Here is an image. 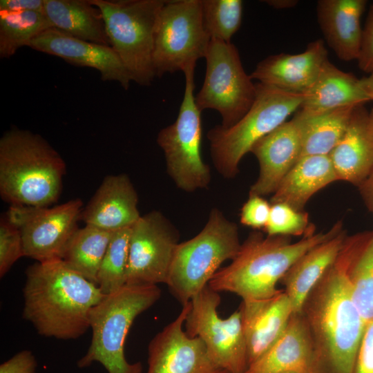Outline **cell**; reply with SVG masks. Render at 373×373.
Segmentation results:
<instances>
[{"label":"cell","mask_w":373,"mask_h":373,"mask_svg":"<svg viewBox=\"0 0 373 373\" xmlns=\"http://www.w3.org/2000/svg\"><path fill=\"white\" fill-rule=\"evenodd\" d=\"M370 232L347 236L335 262L307 296L300 313L309 332L314 373H354L366 323L352 293L350 273Z\"/></svg>","instance_id":"cell-1"},{"label":"cell","mask_w":373,"mask_h":373,"mask_svg":"<svg viewBox=\"0 0 373 373\" xmlns=\"http://www.w3.org/2000/svg\"><path fill=\"white\" fill-rule=\"evenodd\" d=\"M23 318L43 336L74 340L90 328L93 307L105 296L62 260L36 262L25 271Z\"/></svg>","instance_id":"cell-2"},{"label":"cell","mask_w":373,"mask_h":373,"mask_svg":"<svg viewBox=\"0 0 373 373\" xmlns=\"http://www.w3.org/2000/svg\"><path fill=\"white\" fill-rule=\"evenodd\" d=\"M343 231L341 221L329 231L310 233L291 242L289 236H267L254 231L241 244L231 262L220 268L209 282L213 290L233 293L242 300L269 298L276 284L307 251Z\"/></svg>","instance_id":"cell-3"},{"label":"cell","mask_w":373,"mask_h":373,"mask_svg":"<svg viewBox=\"0 0 373 373\" xmlns=\"http://www.w3.org/2000/svg\"><path fill=\"white\" fill-rule=\"evenodd\" d=\"M66 170L62 157L39 134L12 128L0 139V195L10 205L51 206Z\"/></svg>","instance_id":"cell-4"},{"label":"cell","mask_w":373,"mask_h":373,"mask_svg":"<svg viewBox=\"0 0 373 373\" xmlns=\"http://www.w3.org/2000/svg\"><path fill=\"white\" fill-rule=\"evenodd\" d=\"M155 285H127L105 295L92 309L90 344L77 365L86 368L100 363L108 373H142L140 362L129 363L125 356L127 334L135 319L160 298Z\"/></svg>","instance_id":"cell-5"},{"label":"cell","mask_w":373,"mask_h":373,"mask_svg":"<svg viewBox=\"0 0 373 373\" xmlns=\"http://www.w3.org/2000/svg\"><path fill=\"white\" fill-rule=\"evenodd\" d=\"M256 88L254 104L239 121L229 128L217 125L207 135L213 164L225 178H233L238 174L243 157L258 141L299 110L305 97L304 94L259 82Z\"/></svg>","instance_id":"cell-6"},{"label":"cell","mask_w":373,"mask_h":373,"mask_svg":"<svg viewBox=\"0 0 373 373\" xmlns=\"http://www.w3.org/2000/svg\"><path fill=\"white\" fill-rule=\"evenodd\" d=\"M240 246L237 224L213 208L202 229L175 250L166 283L172 294L182 305L191 301Z\"/></svg>","instance_id":"cell-7"},{"label":"cell","mask_w":373,"mask_h":373,"mask_svg":"<svg viewBox=\"0 0 373 373\" xmlns=\"http://www.w3.org/2000/svg\"><path fill=\"white\" fill-rule=\"evenodd\" d=\"M101 11L110 46L132 82L149 86L155 77L154 34L165 0H90Z\"/></svg>","instance_id":"cell-8"},{"label":"cell","mask_w":373,"mask_h":373,"mask_svg":"<svg viewBox=\"0 0 373 373\" xmlns=\"http://www.w3.org/2000/svg\"><path fill=\"white\" fill-rule=\"evenodd\" d=\"M195 68L183 72L185 88L177 119L159 131L156 140L163 151L169 175L185 192L207 189L211 182L210 167L201 155V111L195 101Z\"/></svg>","instance_id":"cell-9"},{"label":"cell","mask_w":373,"mask_h":373,"mask_svg":"<svg viewBox=\"0 0 373 373\" xmlns=\"http://www.w3.org/2000/svg\"><path fill=\"white\" fill-rule=\"evenodd\" d=\"M210 41L203 24L201 0H165L155 28V77L195 67L197 61L205 57Z\"/></svg>","instance_id":"cell-10"},{"label":"cell","mask_w":373,"mask_h":373,"mask_svg":"<svg viewBox=\"0 0 373 373\" xmlns=\"http://www.w3.org/2000/svg\"><path fill=\"white\" fill-rule=\"evenodd\" d=\"M204 58L205 77L195 97V104L201 112L217 111L222 117L221 126L229 128L251 107L256 98V84L245 73L238 49L232 43L211 39Z\"/></svg>","instance_id":"cell-11"},{"label":"cell","mask_w":373,"mask_h":373,"mask_svg":"<svg viewBox=\"0 0 373 373\" xmlns=\"http://www.w3.org/2000/svg\"><path fill=\"white\" fill-rule=\"evenodd\" d=\"M185 332L200 338L211 361L228 373H245L248 354L240 309L226 318L220 317L219 292L208 285L190 301Z\"/></svg>","instance_id":"cell-12"},{"label":"cell","mask_w":373,"mask_h":373,"mask_svg":"<svg viewBox=\"0 0 373 373\" xmlns=\"http://www.w3.org/2000/svg\"><path fill=\"white\" fill-rule=\"evenodd\" d=\"M82 210L75 198L52 207L10 205L5 214L21 232L24 256L42 262L62 260Z\"/></svg>","instance_id":"cell-13"},{"label":"cell","mask_w":373,"mask_h":373,"mask_svg":"<svg viewBox=\"0 0 373 373\" xmlns=\"http://www.w3.org/2000/svg\"><path fill=\"white\" fill-rule=\"evenodd\" d=\"M179 232L160 211H152L131 227L127 285L166 284Z\"/></svg>","instance_id":"cell-14"},{"label":"cell","mask_w":373,"mask_h":373,"mask_svg":"<svg viewBox=\"0 0 373 373\" xmlns=\"http://www.w3.org/2000/svg\"><path fill=\"white\" fill-rule=\"evenodd\" d=\"M190 307V301L182 305L178 316L150 341L146 373H228L211 361L200 338L184 329Z\"/></svg>","instance_id":"cell-15"},{"label":"cell","mask_w":373,"mask_h":373,"mask_svg":"<svg viewBox=\"0 0 373 373\" xmlns=\"http://www.w3.org/2000/svg\"><path fill=\"white\" fill-rule=\"evenodd\" d=\"M305 128V118L298 111L272 132L258 141L251 149L259 164V175L249 195L274 193L285 175L300 159Z\"/></svg>","instance_id":"cell-16"},{"label":"cell","mask_w":373,"mask_h":373,"mask_svg":"<svg viewBox=\"0 0 373 373\" xmlns=\"http://www.w3.org/2000/svg\"><path fill=\"white\" fill-rule=\"evenodd\" d=\"M28 47L77 66L97 70L102 81L119 83L128 89L132 79L117 54L110 46L85 41L55 28L35 37Z\"/></svg>","instance_id":"cell-17"},{"label":"cell","mask_w":373,"mask_h":373,"mask_svg":"<svg viewBox=\"0 0 373 373\" xmlns=\"http://www.w3.org/2000/svg\"><path fill=\"white\" fill-rule=\"evenodd\" d=\"M327 59L325 44L322 39H318L310 42L300 53H279L262 59L250 77L263 84L305 94Z\"/></svg>","instance_id":"cell-18"},{"label":"cell","mask_w":373,"mask_h":373,"mask_svg":"<svg viewBox=\"0 0 373 373\" xmlns=\"http://www.w3.org/2000/svg\"><path fill=\"white\" fill-rule=\"evenodd\" d=\"M138 195L124 173L108 175L83 208L81 220L86 225L108 231L131 227L142 216Z\"/></svg>","instance_id":"cell-19"},{"label":"cell","mask_w":373,"mask_h":373,"mask_svg":"<svg viewBox=\"0 0 373 373\" xmlns=\"http://www.w3.org/2000/svg\"><path fill=\"white\" fill-rule=\"evenodd\" d=\"M240 310L247 347L249 366L280 337L294 313L284 289L259 300H242Z\"/></svg>","instance_id":"cell-20"},{"label":"cell","mask_w":373,"mask_h":373,"mask_svg":"<svg viewBox=\"0 0 373 373\" xmlns=\"http://www.w3.org/2000/svg\"><path fill=\"white\" fill-rule=\"evenodd\" d=\"M245 373H314L309 330L300 313H293L285 330Z\"/></svg>","instance_id":"cell-21"},{"label":"cell","mask_w":373,"mask_h":373,"mask_svg":"<svg viewBox=\"0 0 373 373\" xmlns=\"http://www.w3.org/2000/svg\"><path fill=\"white\" fill-rule=\"evenodd\" d=\"M365 0H320L316 12L327 44L343 61L357 60L363 29L361 20Z\"/></svg>","instance_id":"cell-22"},{"label":"cell","mask_w":373,"mask_h":373,"mask_svg":"<svg viewBox=\"0 0 373 373\" xmlns=\"http://www.w3.org/2000/svg\"><path fill=\"white\" fill-rule=\"evenodd\" d=\"M329 156L338 180L356 186L373 170V138L364 104L355 107L343 137Z\"/></svg>","instance_id":"cell-23"},{"label":"cell","mask_w":373,"mask_h":373,"mask_svg":"<svg viewBox=\"0 0 373 373\" xmlns=\"http://www.w3.org/2000/svg\"><path fill=\"white\" fill-rule=\"evenodd\" d=\"M304 95L299 111L307 116L370 101L361 79L340 70L329 59L324 63L313 86Z\"/></svg>","instance_id":"cell-24"},{"label":"cell","mask_w":373,"mask_h":373,"mask_svg":"<svg viewBox=\"0 0 373 373\" xmlns=\"http://www.w3.org/2000/svg\"><path fill=\"white\" fill-rule=\"evenodd\" d=\"M347 238L343 230L318 244L300 257L289 269L280 282L289 297L294 313H300L314 287L338 256Z\"/></svg>","instance_id":"cell-25"},{"label":"cell","mask_w":373,"mask_h":373,"mask_svg":"<svg viewBox=\"0 0 373 373\" xmlns=\"http://www.w3.org/2000/svg\"><path fill=\"white\" fill-rule=\"evenodd\" d=\"M338 180L329 155L302 157L281 180L270 203H284L303 211L313 195Z\"/></svg>","instance_id":"cell-26"},{"label":"cell","mask_w":373,"mask_h":373,"mask_svg":"<svg viewBox=\"0 0 373 373\" xmlns=\"http://www.w3.org/2000/svg\"><path fill=\"white\" fill-rule=\"evenodd\" d=\"M44 12L52 28L85 41L110 46L102 14L90 0H44Z\"/></svg>","instance_id":"cell-27"},{"label":"cell","mask_w":373,"mask_h":373,"mask_svg":"<svg viewBox=\"0 0 373 373\" xmlns=\"http://www.w3.org/2000/svg\"><path fill=\"white\" fill-rule=\"evenodd\" d=\"M113 233L86 224L78 228L68 244L62 260L97 285V273Z\"/></svg>","instance_id":"cell-28"},{"label":"cell","mask_w":373,"mask_h":373,"mask_svg":"<svg viewBox=\"0 0 373 373\" xmlns=\"http://www.w3.org/2000/svg\"><path fill=\"white\" fill-rule=\"evenodd\" d=\"M356 106H344L315 116H307L298 110L305 118L300 157L329 155L343 137Z\"/></svg>","instance_id":"cell-29"},{"label":"cell","mask_w":373,"mask_h":373,"mask_svg":"<svg viewBox=\"0 0 373 373\" xmlns=\"http://www.w3.org/2000/svg\"><path fill=\"white\" fill-rule=\"evenodd\" d=\"M52 28L44 12H0V57L9 59L20 48L44 30Z\"/></svg>","instance_id":"cell-30"},{"label":"cell","mask_w":373,"mask_h":373,"mask_svg":"<svg viewBox=\"0 0 373 373\" xmlns=\"http://www.w3.org/2000/svg\"><path fill=\"white\" fill-rule=\"evenodd\" d=\"M131 227L114 231L101 262L97 285L104 295L126 284L128 246Z\"/></svg>","instance_id":"cell-31"},{"label":"cell","mask_w":373,"mask_h":373,"mask_svg":"<svg viewBox=\"0 0 373 373\" xmlns=\"http://www.w3.org/2000/svg\"><path fill=\"white\" fill-rule=\"evenodd\" d=\"M204 27L211 39L231 42L242 18L241 0H201Z\"/></svg>","instance_id":"cell-32"},{"label":"cell","mask_w":373,"mask_h":373,"mask_svg":"<svg viewBox=\"0 0 373 373\" xmlns=\"http://www.w3.org/2000/svg\"><path fill=\"white\" fill-rule=\"evenodd\" d=\"M372 239V238L358 255L350 273L352 297L366 324L373 321V242Z\"/></svg>","instance_id":"cell-33"},{"label":"cell","mask_w":373,"mask_h":373,"mask_svg":"<svg viewBox=\"0 0 373 373\" xmlns=\"http://www.w3.org/2000/svg\"><path fill=\"white\" fill-rule=\"evenodd\" d=\"M264 230L267 236L289 237L314 233L315 227L309 222L307 212L284 203H274L271 204L269 217Z\"/></svg>","instance_id":"cell-34"},{"label":"cell","mask_w":373,"mask_h":373,"mask_svg":"<svg viewBox=\"0 0 373 373\" xmlns=\"http://www.w3.org/2000/svg\"><path fill=\"white\" fill-rule=\"evenodd\" d=\"M23 256L24 251L21 232L3 214L0 220V277H3Z\"/></svg>","instance_id":"cell-35"},{"label":"cell","mask_w":373,"mask_h":373,"mask_svg":"<svg viewBox=\"0 0 373 373\" xmlns=\"http://www.w3.org/2000/svg\"><path fill=\"white\" fill-rule=\"evenodd\" d=\"M270 209L271 203L262 196L249 195L240 210V223L254 229H264L269 217Z\"/></svg>","instance_id":"cell-36"},{"label":"cell","mask_w":373,"mask_h":373,"mask_svg":"<svg viewBox=\"0 0 373 373\" xmlns=\"http://www.w3.org/2000/svg\"><path fill=\"white\" fill-rule=\"evenodd\" d=\"M357 61L362 71L369 74L373 72V3L370 7L363 29L361 50Z\"/></svg>","instance_id":"cell-37"},{"label":"cell","mask_w":373,"mask_h":373,"mask_svg":"<svg viewBox=\"0 0 373 373\" xmlns=\"http://www.w3.org/2000/svg\"><path fill=\"white\" fill-rule=\"evenodd\" d=\"M354 373H373V321L366 324L357 354Z\"/></svg>","instance_id":"cell-38"},{"label":"cell","mask_w":373,"mask_h":373,"mask_svg":"<svg viewBox=\"0 0 373 373\" xmlns=\"http://www.w3.org/2000/svg\"><path fill=\"white\" fill-rule=\"evenodd\" d=\"M37 361L30 350H24L0 365V373H37Z\"/></svg>","instance_id":"cell-39"},{"label":"cell","mask_w":373,"mask_h":373,"mask_svg":"<svg viewBox=\"0 0 373 373\" xmlns=\"http://www.w3.org/2000/svg\"><path fill=\"white\" fill-rule=\"evenodd\" d=\"M37 11L44 12V0H1L0 12Z\"/></svg>","instance_id":"cell-40"},{"label":"cell","mask_w":373,"mask_h":373,"mask_svg":"<svg viewBox=\"0 0 373 373\" xmlns=\"http://www.w3.org/2000/svg\"><path fill=\"white\" fill-rule=\"evenodd\" d=\"M358 188L365 204L373 213V170L358 186ZM372 241L373 242V237Z\"/></svg>","instance_id":"cell-41"},{"label":"cell","mask_w":373,"mask_h":373,"mask_svg":"<svg viewBox=\"0 0 373 373\" xmlns=\"http://www.w3.org/2000/svg\"><path fill=\"white\" fill-rule=\"evenodd\" d=\"M265 2L277 9L292 8L298 3V1L295 0H270L265 1Z\"/></svg>","instance_id":"cell-42"},{"label":"cell","mask_w":373,"mask_h":373,"mask_svg":"<svg viewBox=\"0 0 373 373\" xmlns=\"http://www.w3.org/2000/svg\"><path fill=\"white\" fill-rule=\"evenodd\" d=\"M361 80L370 100L373 101V72L370 73L367 77L361 78Z\"/></svg>","instance_id":"cell-43"},{"label":"cell","mask_w":373,"mask_h":373,"mask_svg":"<svg viewBox=\"0 0 373 373\" xmlns=\"http://www.w3.org/2000/svg\"><path fill=\"white\" fill-rule=\"evenodd\" d=\"M369 127L373 138V108L369 112Z\"/></svg>","instance_id":"cell-44"}]
</instances>
